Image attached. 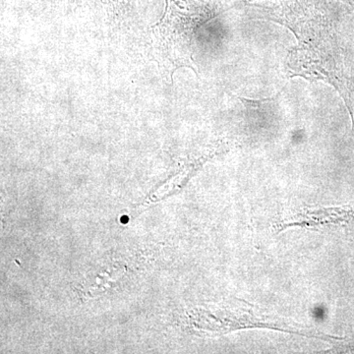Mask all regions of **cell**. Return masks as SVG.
Listing matches in <instances>:
<instances>
[{
	"instance_id": "6da1fadb",
	"label": "cell",
	"mask_w": 354,
	"mask_h": 354,
	"mask_svg": "<svg viewBox=\"0 0 354 354\" xmlns=\"http://www.w3.org/2000/svg\"><path fill=\"white\" fill-rule=\"evenodd\" d=\"M201 0H167L162 19L153 27L156 46L162 57L177 67L185 66L186 51L200 24L212 16Z\"/></svg>"
}]
</instances>
